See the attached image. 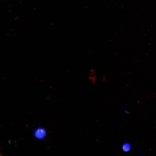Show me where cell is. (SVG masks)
Segmentation results:
<instances>
[{
    "instance_id": "2",
    "label": "cell",
    "mask_w": 156,
    "mask_h": 156,
    "mask_svg": "<svg viewBox=\"0 0 156 156\" xmlns=\"http://www.w3.org/2000/svg\"><path fill=\"white\" fill-rule=\"evenodd\" d=\"M131 144L128 142H125L122 146V149L125 152H128L131 149Z\"/></svg>"
},
{
    "instance_id": "3",
    "label": "cell",
    "mask_w": 156,
    "mask_h": 156,
    "mask_svg": "<svg viewBox=\"0 0 156 156\" xmlns=\"http://www.w3.org/2000/svg\"><path fill=\"white\" fill-rule=\"evenodd\" d=\"M96 71L95 69L93 68L90 69V73L88 77L89 80H91L96 75Z\"/></svg>"
},
{
    "instance_id": "6",
    "label": "cell",
    "mask_w": 156,
    "mask_h": 156,
    "mask_svg": "<svg viewBox=\"0 0 156 156\" xmlns=\"http://www.w3.org/2000/svg\"></svg>"
},
{
    "instance_id": "5",
    "label": "cell",
    "mask_w": 156,
    "mask_h": 156,
    "mask_svg": "<svg viewBox=\"0 0 156 156\" xmlns=\"http://www.w3.org/2000/svg\"><path fill=\"white\" fill-rule=\"evenodd\" d=\"M125 113L126 114H129V112L128 111H127V110H125Z\"/></svg>"
},
{
    "instance_id": "4",
    "label": "cell",
    "mask_w": 156,
    "mask_h": 156,
    "mask_svg": "<svg viewBox=\"0 0 156 156\" xmlns=\"http://www.w3.org/2000/svg\"><path fill=\"white\" fill-rule=\"evenodd\" d=\"M106 76H104L103 77V81H104L105 79H106Z\"/></svg>"
},
{
    "instance_id": "1",
    "label": "cell",
    "mask_w": 156,
    "mask_h": 156,
    "mask_svg": "<svg viewBox=\"0 0 156 156\" xmlns=\"http://www.w3.org/2000/svg\"><path fill=\"white\" fill-rule=\"evenodd\" d=\"M33 134L35 138L42 140L45 138L46 135V131L44 128L40 127L35 129Z\"/></svg>"
}]
</instances>
